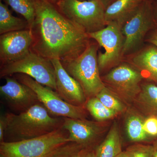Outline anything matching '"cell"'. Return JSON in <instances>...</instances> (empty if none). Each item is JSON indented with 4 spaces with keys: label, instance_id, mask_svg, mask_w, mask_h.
Instances as JSON below:
<instances>
[{
    "label": "cell",
    "instance_id": "6da1fadb",
    "mask_svg": "<svg viewBox=\"0 0 157 157\" xmlns=\"http://www.w3.org/2000/svg\"><path fill=\"white\" fill-rule=\"evenodd\" d=\"M30 29L31 52L49 60L76 59L90 43L83 29L64 16L55 5L43 0L36 1V17Z\"/></svg>",
    "mask_w": 157,
    "mask_h": 157
},
{
    "label": "cell",
    "instance_id": "7a4b0ae2",
    "mask_svg": "<svg viewBox=\"0 0 157 157\" xmlns=\"http://www.w3.org/2000/svg\"><path fill=\"white\" fill-rule=\"evenodd\" d=\"M64 117L51 115L41 103L18 114L9 113L4 141L16 142L40 137L63 128Z\"/></svg>",
    "mask_w": 157,
    "mask_h": 157
},
{
    "label": "cell",
    "instance_id": "3957f363",
    "mask_svg": "<svg viewBox=\"0 0 157 157\" xmlns=\"http://www.w3.org/2000/svg\"><path fill=\"white\" fill-rule=\"evenodd\" d=\"M98 48L96 43H90L78 57L61 61L67 72L81 86L87 100L96 97L105 87L100 75Z\"/></svg>",
    "mask_w": 157,
    "mask_h": 157
},
{
    "label": "cell",
    "instance_id": "277c9868",
    "mask_svg": "<svg viewBox=\"0 0 157 157\" xmlns=\"http://www.w3.org/2000/svg\"><path fill=\"white\" fill-rule=\"evenodd\" d=\"M70 142L69 133L63 128L28 140L0 143L2 157H49L57 150Z\"/></svg>",
    "mask_w": 157,
    "mask_h": 157
},
{
    "label": "cell",
    "instance_id": "5b68a950",
    "mask_svg": "<svg viewBox=\"0 0 157 157\" xmlns=\"http://www.w3.org/2000/svg\"><path fill=\"white\" fill-rule=\"evenodd\" d=\"M55 6L64 16L88 34L100 30L107 25L106 7L101 0H61Z\"/></svg>",
    "mask_w": 157,
    "mask_h": 157
},
{
    "label": "cell",
    "instance_id": "8992f818",
    "mask_svg": "<svg viewBox=\"0 0 157 157\" xmlns=\"http://www.w3.org/2000/svg\"><path fill=\"white\" fill-rule=\"evenodd\" d=\"M18 73L27 75L40 84L56 90L55 70L51 60L31 52L21 59L1 67V78Z\"/></svg>",
    "mask_w": 157,
    "mask_h": 157
},
{
    "label": "cell",
    "instance_id": "52a82bcc",
    "mask_svg": "<svg viewBox=\"0 0 157 157\" xmlns=\"http://www.w3.org/2000/svg\"><path fill=\"white\" fill-rule=\"evenodd\" d=\"M14 77L21 83L33 90L39 101L52 116L56 117L86 118L83 106H76L64 101L56 91L40 84L33 78L24 74H14Z\"/></svg>",
    "mask_w": 157,
    "mask_h": 157
},
{
    "label": "cell",
    "instance_id": "ba28073f",
    "mask_svg": "<svg viewBox=\"0 0 157 157\" xmlns=\"http://www.w3.org/2000/svg\"><path fill=\"white\" fill-rule=\"evenodd\" d=\"M88 35L104 49V53H98L99 70L107 67L118 59L122 52L124 43L120 26L116 23H109L106 27Z\"/></svg>",
    "mask_w": 157,
    "mask_h": 157
},
{
    "label": "cell",
    "instance_id": "9c48e42d",
    "mask_svg": "<svg viewBox=\"0 0 157 157\" xmlns=\"http://www.w3.org/2000/svg\"><path fill=\"white\" fill-rule=\"evenodd\" d=\"M153 19L151 3L150 0H146L123 27L124 43L122 53L129 52L140 44L150 29Z\"/></svg>",
    "mask_w": 157,
    "mask_h": 157
},
{
    "label": "cell",
    "instance_id": "30bf717a",
    "mask_svg": "<svg viewBox=\"0 0 157 157\" xmlns=\"http://www.w3.org/2000/svg\"><path fill=\"white\" fill-rule=\"evenodd\" d=\"M33 43V35L30 29L1 35V67L17 61L27 55L31 52Z\"/></svg>",
    "mask_w": 157,
    "mask_h": 157
},
{
    "label": "cell",
    "instance_id": "8fae6325",
    "mask_svg": "<svg viewBox=\"0 0 157 157\" xmlns=\"http://www.w3.org/2000/svg\"><path fill=\"white\" fill-rule=\"evenodd\" d=\"M6 83L0 86V94L9 108L21 113L36 104L41 103L36 93L15 77L6 76Z\"/></svg>",
    "mask_w": 157,
    "mask_h": 157
},
{
    "label": "cell",
    "instance_id": "7c38bea8",
    "mask_svg": "<svg viewBox=\"0 0 157 157\" xmlns=\"http://www.w3.org/2000/svg\"><path fill=\"white\" fill-rule=\"evenodd\" d=\"M63 128L69 133L70 142L79 144L87 150L95 149L94 147L102 131L100 124L86 118L64 117Z\"/></svg>",
    "mask_w": 157,
    "mask_h": 157
},
{
    "label": "cell",
    "instance_id": "4fadbf2b",
    "mask_svg": "<svg viewBox=\"0 0 157 157\" xmlns=\"http://www.w3.org/2000/svg\"><path fill=\"white\" fill-rule=\"evenodd\" d=\"M55 70L56 91L64 101L76 106H83L87 99L78 82L70 76L57 59L51 60Z\"/></svg>",
    "mask_w": 157,
    "mask_h": 157
},
{
    "label": "cell",
    "instance_id": "5bb4252c",
    "mask_svg": "<svg viewBox=\"0 0 157 157\" xmlns=\"http://www.w3.org/2000/svg\"><path fill=\"white\" fill-rule=\"evenodd\" d=\"M140 72L123 65L111 70L104 77L105 81L114 89L127 96L140 92L139 84L142 79Z\"/></svg>",
    "mask_w": 157,
    "mask_h": 157
},
{
    "label": "cell",
    "instance_id": "9a60e30c",
    "mask_svg": "<svg viewBox=\"0 0 157 157\" xmlns=\"http://www.w3.org/2000/svg\"><path fill=\"white\" fill-rule=\"evenodd\" d=\"M146 0H117L106 8L105 20L107 23H124L135 14Z\"/></svg>",
    "mask_w": 157,
    "mask_h": 157
},
{
    "label": "cell",
    "instance_id": "2e32d148",
    "mask_svg": "<svg viewBox=\"0 0 157 157\" xmlns=\"http://www.w3.org/2000/svg\"><path fill=\"white\" fill-rule=\"evenodd\" d=\"M95 151L97 157H116L123 151L121 140L116 123H113L106 137Z\"/></svg>",
    "mask_w": 157,
    "mask_h": 157
},
{
    "label": "cell",
    "instance_id": "e0dca14e",
    "mask_svg": "<svg viewBox=\"0 0 157 157\" xmlns=\"http://www.w3.org/2000/svg\"><path fill=\"white\" fill-rule=\"evenodd\" d=\"M8 6L0 0V34L29 29L27 21L13 16Z\"/></svg>",
    "mask_w": 157,
    "mask_h": 157
},
{
    "label": "cell",
    "instance_id": "ac0fdd59",
    "mask_svg": "<svg viewBox=\"0 0 157 157\" xmlns=\"http://www.w3.org/2000/svg\"><path fill=\"white\" fill-rule=\"evenodd\" d=\"M134 64L148 74L149 77L157 83V48L151 47L133 59Z\"/></svg>",
    "mask_w": 157,
    "mask_h": 157
},
{
    "label": "cell",
    "instance_id": "d6986e66",
    "mask_svg": "<svg viewBox=\"0 0 157 157\" xmlns=\"http://www.w3.org/2000/svg\"><path fill=\"white\" fill-rule=\"evenodd\" d=\"M11 9L22 15L28 22L29 29L33 23L37 0H3Z\"/></svg>",
    "mask_w": 157,
    "mask_h": 157
},
{
    "label": "cell",
    "instance_id": "ffe728a7",
    "mask_svg": "<svg viewBox=\"0 0 157 157\" xmlns=\"http://www.w3.org/2000/svg\"><path fill=\"white\" fill-rule=\"evenodd\" d=\"M144 121L138 116H130L126 122V130L129 140L132 142H140L148 140L149 137L144 128Z\"/></svg>",
    "mask_w": 157,
    "mask_h": 157
},
{
    "label": "cell",
    "instance_id": "44dd1931",
    "mask_svg": "<svg viewBox=\"0 0 157 157\" xmlns=\"http://www.w3.org/2000/svg\"><path fill=\"white\" fill-rule=\"evenodd\" d=\"M139 101L151 116L157 117V86L144 85L140 92Z\"/></svg>",
    "mask_w": 157,
    "mask_h": 157
},
{
    "label": "cell",
    "instance_id": "7402d4cb",
    "mask_svg": "<svg viewBox=\"0 0 157 157\" xmlns=\"http://www.w3.org/2000/svg\"><path fill=\"white\" fill-rule=\"evenodd\" d=\"M85 105L91 115L99 121L109 119L117 113L104 106L96 97L88 99Z\"/></svg>",
    "mask_w": 157,
    "mask_h": 157
},
{
    "label": "cell",
    "instance_id": "603a6c76",
    "mask_svg": "<svg viewBox=\"0 0 157 157\" xmlns=\"http://www.w3.org/2000/svg\"><path fill=\"white\" fill-rule=\"evenodd\" d=\"M96 97L104 106L117 113L123 111L124 109L123 103L106 87L101 90Z\"/></svg>",
    "mask_w": 157,
    "mask_h": 157
},
{
    "label": "cell",
    "instance_id": "cb8c5ba5",
    "mask_svg": "<svg viewBox=\"0 0 157 157\" xmlns=\"http://www.w3.org/2000/svg\"><path fill=\"white\" fill-rule=\"evenodd\" d=\"M86 150L79 144L69 142L59 147L49 157H80Z\"/></svg>",
    "mask_w": 157,
    "mask_h": 157
},
{
    "label": "cell",
    "instance_id": "d4e9b609",
    "mask_svg": "<svg viewBox=\"0 0 157 157\" xmlns=\"http://www.w3.org/2000/svg\"><path fill=\"white\" fill-rule=\"evenodd\" d=\"M125 151L129 157H152V144L136 143L127 147Z\"/></svg>",
    "mask_w": 157,
    "mask_h": 157
},
{
    "label": "cell",
    "instance_id": "484cf974",
    "mask_svg": "<svg viewBox=\"0 0 157 157\" xmlns=\"http://www.w3.org/2000/svg\"><path fill=\"white\" fill-rule=\"evenodd\" d=\"M144 128L149 137H157V117L151 116L144 121Z\"/></svg>",
    "mask_w": 157,
    "mask_h": 157
},
{
    "label": "cell",
    "instance_id": "4316f807",
    "mask_svg": "<svg viewBox=\"0 0 157 157\" xmlns=\"http://www.w3.org/2000/svg\"><path fill=\"white\" fill-rule=\"evenodd\" d=\"M9 118V113L1 116L0 117V143L4 142V133L6 131Z\"/></svg>",
    "mask_w": 157,
    "mask_h": 157
},
{
    "label": "cell",
    "instance_id": "83f0119b",
    "mask_svg": "<svg viewBox=\"0 0 157 157\" xmlns=\"http://www.w3.org/2000/svg\"><path fill=\"white\" fill-rule=\"evenodd\" d=\"M80 157H97L95 149L86 150Z\"/></svg>",
    "mask_w": 157,
    "mask_h": 157
},
{
    "label": "cell",
    "instance_id": "f1b7e54d",
    "mask_svg": "<svg viewBox=\"0 0 157 157\" xmlns=\"http://www.w3.org/2000/svg\"><path fill=\"white\" fill-rule=\"evenodd\" d=\"M150 42L154 45L157 48V32L155 33L151 37Z\"/></svg>",
    "mask_w": 157,
    "mask_h": 157
},
{
    "label": "cell",
    "instance_id": "f546056e",
    "mask_svg": "<svg viewBox=\"0 0 157 157\" xmlns=\"http://www.w3.org/2000/svg\"><path fill=\"white\" fill-rule=\"evenodd\" d=\"M153 147V152L152 157H157V140H155L152 144Z\"/></svg>",
    "mask_w": 157,
    "mask_h": 157
},
{
    "label": "cell",
    "instance_id": "4dcf8cb0",
    "mask_svg": "<svg viewBox=\"0 0 157 157\" xmlns=\"http://www.w3.org/2000/svg\"><path fill=\"white\" fill-rule=\"evenodd\" d=\"M101 1L104 4L105 7L107 8V6H109L111 3L113 2H115L117 0H101Z\"/></svg>",
    "mask_w": 157,
    "mask_h": 157
},
{
    "label": "cell",
    "instance_id": "1f68e13d",
    "mask_svg": "<svg viewBox=\"0 0 157 157\" xmlns=\"http://www.w3.org/2000/svg\"><path fill=\"white\" fill-rule=\"evenodd\" d=\"M43 1L50 3V4H53L54 5H56L57 3H58L61 0H43Z\"/></svg>",
    "mask_w": 157,
    "mask_h": 157
},
{
    "label": "cell",
    "instance_id": "d6a6232c",
    "mask_svg": "<svg viewBox=\"0 0 157 157\" xmlns=\"http://www.w3.org/2000/svg\"><path fill=\"white\" fill-rule=\"evenodd\" d=\"M116 157H129L126 152L125 151H123L120 154L118 155H117Z\"/></svg>",
    "mask_w": 157,
    "mask_h": 157
},
{
    "label": "cell",
    "instance_id": "836d02e7",
    "mask_svg": "<svg viewBox=\"0 0 157 157\" xmlns=\"http://www.w3.org/2000/svg\"><path fill=\"white\" fill-rule=\"evenodd\" d=\"M154 14H155V15H155V17L157 21V6L155 8V12H154Z\"/></svg>",
    "mask_w": 157,
    "mask_h": 157
},
{
    "label": "cell",
    "instance_id": "e575fe53",
    "mask_svg": "<svg viewBox=\"0 0 157 157\" xmlns=\"http://www.w3.org/2000/svg\"><path fill=\"white\" fill-rule=\"evenodd\" d=\"M79 1H93V0H79Z\"/></svg>",
    "mask_w": 157,
    "mask_h": 157
},
{
    "label": "cell",
    "instance_id": "d590c367",
    "mask_svg": "<svg viewBox=\"0 0 157 157\" xmlns=\"http://www.w3.org/2000/svg\"><path fill=\"white\" fill-rule=\"evenodd\" d=\"M0 157H2V156H0Z\"/></svg>",
    "mask_w": 157,
    "mask_h": 157
}]
</instances>
